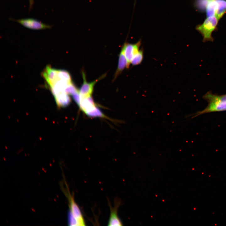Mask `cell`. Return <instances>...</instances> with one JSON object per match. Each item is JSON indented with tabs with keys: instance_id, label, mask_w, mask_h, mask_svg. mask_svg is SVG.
Returning <instances> with one entry per match:
<instances>
[{
	"instance_id": "1",
	"label": "cell",
	"mask_w": 226,
	"mask_h": 226,
	"mask_svg": "<svg viewBox=\"0 0 226 226\" xmlns=\"http://www.w3.org/2000/svg\"><path fill=\"white\" fill-rule=\"evenodd\" d=\"M203 98L207 102V106L195 113L192 118L207 113L226 111V94L218 95L208 92L203 96Z\"/></svg>"
},
{
	"instance_id": "2",
	"label": "cell",
	"mask_w": 226,
	"mask_h": 226,
	"mask_svg": "<svg viewBox=\"0 0 226 226\" xmlns=\"http://www.w3.org/2000/svg\"><path fill=\"white\" fill-rule=\"evenodd\" d=\"M65 183L66 187L65 188L62 186V189L68 202L69 209L68 215L69 225L85 226V222L82 212L75 201L73 194L71 193L67 183Z\"/></svg>"
},
{
	"instance_id": "12",
	"label": "cell",
	"mask_w": 226,
	"mask_h": 226,
	"mask_svg": "<svg viewBox=\"0 0 226 226\" xmlns=\"http://www.w3.org/2000/svg\"><path fill=\"white\" fill-rule=\"evenodd\" d=\"M216 8V0H211L208 3L206 8L207 16H215Z\"/></svg>"
},
{
	"instance_id": "6",
	"label": "cell",
	"mask_w": 226,
	"mask_h": 226,
	"mask_svg": "<svg viewBox=\"0 0 226 226\" xmlns=\"http://www.w3.org/2000/svg\"><path fill=\"white\" fill-rule=\"evenodd\" d=\"M82 73L83 79V83L79 91L80 96L82 98L91 96L93 92L94 87L95 83L99 80L104 78L105 74L103 75L92 82L88 83L87 81L86 75L83 71H82Z\"/></svg>"
},
{
	"instance_id": "5",
	"label": "cell",
	"mask_w": 226,
	"mask_h": 226,
	"mask_svg": "<svg viewBox=\"0 0 226 226\" xmlns=\"http://www.w3.org/2000/svg\"><path fill=\"white\" fill-rule=\"evenodd\" d=\"M16 21L25 27L33 30H44L51 27V25L33 18L20 19Z\"/></svg>"
},
{
	"instance_id": "11",
	"label": "cell",
	"mask_w": 226,
	"mask_h": 226,
	"mask_svg": "<svg viewBox=\"0 0 226 226\" xmlns=\"http://www.w3.org/2000/svg\"><path fill=\"white\" fill-rule=\"evenodd\" d=\"M216 8L215 16L219 20L226 12V0H216Z\"/></svg>"
},
{
	"instance_id": "9",
	"label": "cell",
	"mask_w": 226,
	"mask_h": 226,
	"mask_svg": "<svg viewBox=\"0 0 226 226\" xmlns=\"http://www.w3.org/2000/svg\"><path fill=\"white\" fill-rule=\"evenodd\" d=\"M126 67L127 68V62L121 48L119 56L118 67L114 75L113 81L121 74Z\"/></svg>"
},
{
	"instance_id": "4",
	"label": "cell",
	"mask_w": 226,
	"mask_h": 226,
	"mask_svg": "<svg viewBox=\"0 0 226 226\" xmlns=\"http://www.w3.org/2000/svg\"><path fill=\"white\" fill-rule=\"evenodd\" d=\"M141 44V40L135 44L130 43L126 41L123 44L122 49L127 61V68L129 67L133 57L139 50Z\"/></svg>"
},
{
	"instance_id": "15",
	"label": "cell",
	"mask_w": 226,
	"mask_h": 226,
	"mask_svg": "<svg viewBox=\"0 0 226 226\" xmlns=\"http://www.w3.org/2000/svg\"><path fill=\"white\" fill-rule=\"evenodd\" d=\"M78 91V89L72 82L69 84L65 89V92L66 93L71 95H73Z\"/></svg>"
},
{
	"instance_id": "14",
	"label": "cell",
	"mask_w": 226,
	"mask_h": 226,
	"mask_svg": "<svg viewBox=\"0 0 226 226\" xmlns=\"http://www.w3.org/2000/svg\"><path fill=\"white\" fill-rule=\"evenodd\" d=\"M211 0H195L194 6L195 8L200 11L206 10V7Z\"/></svg>"
},
{
	"instance_id": "10",
	"label": "cell",
	"mask_w": 226,
	"mask_h": 226,
	"mask_svg": "<svg viewBox=\"0 0 226 226\" xmlns=\"http://www.w3.org/2000/svg\"><path fill=\"white\" fill-rule=\"evenodd\" d=\"M58 107H65L69 105L71 102V99L69 94L64 93L54 98Z\"/></svg>"
},
{
	"instance_id": "7",
	"label": "cell",
	"mask_w": 226,
	"mask_h": 226,
	"mask_svg": "<svg viewBox=\"0 0 226 226\" xmlns=\"http://www.w3.org/2000/svg\"><path fill=\"white\" fill-rule=\"evenodd\" d=\"M121 203L120 200L118 198L115 199L113 207L109 203L110 209V214L108 225L111 226L122 225V223L119 218L117 213L118 209Z\"/></svg>"
},
{
	"instance_id": "8",
	"label": "cell",
	"mask_w": 226,
	"mask_h": 226,
	"mask_svg": "<svg viewBox=\"0 0 226 226\" xmlns=\"http://www.w3.org/2000/svg\"><path fill=\"white\" fill-rule=\"evenodd\" d=\"M78 105L81 110L88 116L98 108L91 96L83 98L81 97Z\"/></svg>"
},
{
	"instance_id": "3",
	"label": "cell",
	"mask_w": 226,
	"mask_h": 226,
	"mask_svg": "<svg viewBox=\"0 0 226 226\" xmlns=\"http://www.w3.org/2000/svg\"><path fill=\"white\" fill-rule=\"evenodd\" d=\"M218 20L215 16L207 17L202 24L196 26V29L202 35L204 41L213 40L212 33L216 29Z\"/></svg>"
},
{
	"instance_id": "13",
	"label": "cell",
	"mask_w": 226,
	"mask_h": 226,
	"mask_svg": "<svg viewBox=\"0 0 226 226\" xmlns=\"http://www.w3.org/2000/svg\"><path fill=\"white\" fill-rule=\"evenodd\" d=\"M143 58V51L142 49L136 54L133 57L131 63L132 65L136 66L140 64L142 62Z\"/></svg>"
}]
</instances>
